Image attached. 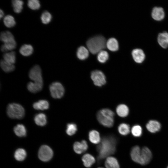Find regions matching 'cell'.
<instances>
[{"label": "cell", "mask_w": 168, "mask_h": 168, "mask_svg": "<svg viewBox=\"0 0 168 168\" xmlns=\"http://www.w3.org/2000/svg\"><path fill=\"white\" fill-rule=\"evenodd\" d=\"M4 25L7 27L11 28L16 25V21L14 17L11 15L5 16L3 19Z\"/></svg>", "instance_id": "cell-30"}, {"label": "cell", "mask_w": 168, "mask_h": 168, "mask_svg": "<svg viewBox=\"0 0 168 168\" xmlns=\"http://www.w3.org/2000/svg\"><path fill=\"white\" fill-rule=\"evenodd\" d=\"M114 114L112 110L104 108L99 110L97 114V120L100 124L105 127H112L114 124Z\"/></svg>", "instance_id": "cell-3"}, {"label": "cell", "mask_w": 168, "mask_h": 168, "mask_svg": "<svg viewBox=\"0 0 168 168\" xmlns=\"http://www.w3.org/2000/svg\"><path fill=\"white\" fill-rule=\"evenodd\" d=\"M49 91L52 97L54 99H60L64 95V89L63 85L58 82L52 83L49 86Z\"/></svg>", "instance_id": "cell-6"}, {"label": "cell", "mask_w": 168, "mask_h": 168, "mask_svg": "<svg viewBox=\"0 0 168 168\" xmlns=\"http://www.w3.org/2000/svg\"><path fill=\"white\" fill-rule=\"evenodd\" d=\"M43 84L30 82L27 84V88L28 91L32 93H36L41 91L43 88Z\"/></svg>", "instance_id": "cell-19"}, {"label": "cell", "mask_w": 168, "mask_h": 168, "mask_svg": "<svg viewBox=\"0 0 168 168\" xmlns=\"http://www.w3.org/2000/svg\"><path fill=\"white\" fill-rule=\"evenodd\" d=\"M29 76L35 82L43 84L41 70L39 65H35L31 69Z\"/></svg>", "instance_id": "cell-8"}, {"label": "cell", "mask_w": 168, "mask_h": 168, "mask_svg": "<svg viewBox=\"0 0 168 168\" xmlns=\"http://www.w3.org/2000/svg\"><path fill=\"white\" fill-rule=\"evenodd\" d=\"M147 130L152 133H155L158 131L161 128L160 124L155 120H151L146 125Z\"/></svg>", "instance_id": "cell-15"}, {"label": "cell", "mask_w": 168, "mask_h": 168, "mask_svg": "<svg viewBox=\"0 0 168 168\" xmlns=\"http://www.w3.org/2000/svg\"><path fill=\"white\" fill-rule=\"evenodd\" d=\"M106 168H119V165L117 159L112 156L108 157L105 162Z\"/></svg>", "instance_id": "cell-21"}, {"label": "cell", "mask_w": 168, "mask_h": 168, "mask_svg": "<svg viewBox=\"0 0 168 168\" xmlns=\"http://www.w3.org/2000/svg\"><path fill=\"white\" fill-rule=\"evenodd\" d=\"M3 60L6 62L13 64L16 61V53L14 51L6 53L3 55Z\"/></svg>", "instance_id": "cell-27"}, {"label": "cell", "mask_w": 168, "mask_h": 168, "mask_svg": "<svg viewBox=\"0 0 168 168\" xmlns=\"http://www.w3.org/2000/svg\"><path fill=\"white\" fill-rule=\"evenodd\" d=\"M1 49L2 52H6L8 50L5 46L4 44H2L1 46Z\"/></svg>", "instance_id": "cell-40"}, {"label": "cell", "mask_w": 168, "mask_h": 168, "mask_svg": "<svg viewBox=\"0 0 168 168\" xmlns=\"http://www.w3.org/2000/svg\"><path fill=\"white\" fill-rule=\"evenodd\" d=\"M0 39L8 50H12L16 48V42L13 35L10 32L6 31L1 32Z\"/></svg>", "instance_id": "cell-5"}, {"label": "cell", "mask_w": 168, "mask_h": 168, "mask_svg": "<svg viewBox=\"0 0 168 168\" xmlns=\"http://www.w3.org/2000/svg\"><path fill=\"white\" fill-rule=\"evenodd\" d=\"M34 120L37 125L41 126L45 125L47 122L46 116L45 114L43 113L36 114L34 117Z\"/></svg>", "instance_id": "cell-18"}, {"label": "cell", "mask_w": 168, "mask_h": 168, "mask_svg": "<svg viewBox=\"0 0 168 168\" xmlns=\"http://www.w3.org/2000/svg\"><path fill=\"white\" fill-rule=\"evenodd\" d=\"M105 38L101 35H96L89 39L86 42L89 51L93 54H98L106 47Z\"/></svg>", "instance_id": "cell-2"}, {"label": "cell", "mask_w": 168, "mask_h": 168, "mask_svg": "<svg viewBox=\"0 0 168 168\" xmlns=\"http://www.w3.org/2000/svg\"><path fill=\"white\" fill-rule=\"evenodd\" d=\"M52 18V16L51 14L47 11L43 12L42 14L40 19L42 22L45 24L49 23Z\"/></svg>", "instance_id": "cell-34"}, {"label": "cell", "mask_w": 168, "mask_h": 168, "mask_svg": "<svg viewBox=\"0 0 168 168\" xmlns=\"http://www.w3.org/2000/svg\"><path fill=\"white\" fill-rule=\"evenodd\" d=\"M33 107L36 110H46L49 108V104L46 100H40L38 102H35L33 104Z\"/></svg>", "instance_id": "cell-20"}, {"label": "cell", "mask_w": 168, "mask_h": 168, "mask_svg": "<svg viewBox=\"0 0 168 168\" xmlns=\"http://www.w3.org/2000/svg\"><path fill=\"white\" fill-rule=\"evenodd\" d=\"M53 156V151L48 146L44 145L40 147L38 152V156L42 161H48L52 158Z\"/></svg>", "instance_id": "cell-9"}, {"label": "cell", "mask_w": 168, "mask_h": 168, "mask_svg": "<svg viewBox=\"0 0 168 168\" xmlns=\"http://www.w3.org/2000/svg\"><path fill=\"white\" fill-rule=\"evenodd\" d=\"M4 15V12L1 9L0 10V18L1 19L2 18Z\"/></svg>", "instance_id": "cell-41"}, {"label": "cell", "mask_w": 168, "mask_h": 168, "mask_svg": "<svg viewBox=\"0 0 168 168\" xmlns=\"http://www.w3.org/2000/svg\"><path fill=\"white\" fill-rule=\"evenodd\" d=\"M89 139L91 142L97 144L100 141V138L99 133L96 130H92L89 133Z\"/></svg>", "instance_id": "cell-25"}, {"label": "cell", "mask_w": 168, "mask_h": 168, "mask_svg": "<svg viewBox=\"0 0 168 168\" xmlns=\"http://www.w3.org/2000/svg\"><path fill=\"white\" fill-rule=\"evenodd\" d=\"M167 168H168V166H167Z\"/></svg>", "instance_id": "cell-43"}, {"label": "cell", "mask_w": 168, "mask_h": 168, "mask_svg": "<svg viewBox=\"0 0 168 168\" xmlns=\"http://www.w3.org/2000/svg\"><path fill=\"white\" fill-rule=\"evenodd\" d=\"M26 153L23 149L19 148L15 152L14 157L16 160L18 161H22L24 160L26 157Z\"/></svg>", "instance_id": "cell-31"}, {"label": "cell", "mask_w": 168, "mask_h": 168, "mask_svg": "<svg viewBox=\"0 0 168 168\" xmlns=\"http://www.w3.org/2000/svg\"><path fill=\"white\" fill-rule=\"evenodd\" d=\"M77 130L76 125L73 123L67 124L66 132L69 136H72L75 133Z\"/></svg>", "instance_id": "cell-35"}, {"label": "cell", "mask_w": 168, "mask_h": 168, "mask_svg": "<svg viewBox=\"0 0 168 168\" xmlns=\"http://www.w3.org/2000/svg\"><path fill=\"white\" fill-rule=\"evenodd\" d=\"M73 148L75 152L77 154H80L85 152L81 142H75L73 144Z\"/></svg>", "instance_id": "cell-38"}, {"label": "cell", "mask_w": 168, "mask_h": 168, "mask_svg": "<svg viewBox=\"0 0 168 168\" xmlns=\"http://www.w3.org/2000/svg\"><path fill=\"white\" fill-rule=\"evenodd\" d=\"M84 148V151H86L88 148V145L86 142L84 140L82 141L81 142Z\"/></svg>", "instance_id": "cell-39"}, {"label": "cell", "mask_w": 168, "mask_h": 168, "mask_svg": "<svg viewBox=\"0 0 168 168\" xmlns=\"http://www.w3.org/2000/svg\"><path fill=\"white\" fill-rule=\"evenodd\" d=\"M106 46L110 50L115 52L119 48V44L117 40L114 38H110L106 41Z\"/></svg>", "instance_id": "cell-16"}, {"label": "cell", "mask_w": 168, "mask_h": 168, "mask_svg": "<svg viewBox=\"0 0 168 168\" xmlns=\"http://www.w3.org/2000/svg\"><path fill=\"white\" fill-rule=\"evenodd\" d=\"M14 131L15 134L19 137L25 136L26 131L25 126L22 124H18L14 128Z\"/></svg>", "instance_id": "cell-26"}, {"label": "cell", "mask_w": 168, "mask_h": 168, "mask_svg": "<svg viewBox=\"0 0 168 168\" xmlns=\"http://www.w3.org/2000/svg\"><path fill=\"white\" fill-rule=\"evenodd\" d=\"M7 116L12 119H21L25 115V110L21 105L16 103L9 104L7 108Z\"/></svg>", "instance_id": "cell-4"}, {"label": "cell", "mask_w": 168, "mask_h": 168, "mask_svg": "<svg viewBox=\"0 0 168 168\" xmlns=\"http://www.w3.org/2000/svg\"><path fill=\"white\" fill-rule=\"evenodd\" d=\"M98 168H103V167H98Z\"/></svg>", "instance_id": "cell-42"}, {"label": "cell", "mask_w": 168, "mask_h": 168, "mask_svg": "<svg viewBox=\"0 0 168 168\" xmlns=\"http://www.w3.org/2000/svg\"><path fill=\"white\" fill-rule=\"evenodd\" d=\"M130 155L134 161L142 165L141 149L140 147L138 146L133 147L131 151Z\"/></svg>", "instance_id": "cell-13"}, {"label": "cell", "mask_w": 168, "mask_h": 168, "mask_svg": "<svg viewBox=\"0 0 168 168\" xmlns=\"http://www.w3.org/2000/svg\"><path fill=\"white\" fill-rule=\"evenodd\" d=\"M28 7L33 10L39 9L40 7V2L38 0H29L28 1Z\"/></svg>", "instance_id": "cell-36"}, {"label": "cell", "mask_w": 168, "mask_h": 168, "mask_svg": "<svg viewBox=\"0 0 168 168\" xmlns=\"http://www.w3.org/2000/svg\"><path fill=\"white\" fill-rule=\"evenodd\" d=\"M91 77L94 84L98 86H101L106 83L105 76L101 71L95 70L91 73Z\"/></svg>", "instance_id": "cell-7"}, {"label": "cell", "mask_w": 168, "mask_h": 168, "mask_svg": "<svg viewBox=\"0 0 168 168\" xmlns=\"http://www.w3.org/2000/svg\"><path fill=\"white\" fill-rule=\"evenodd\" d=\"M118 130L120 134L122 135H128L130 132V128L129 125L125 123L120 124L118 127Z\"/></svg>", "instance_id": "cell-33"}, {"label": "cell", "mask_w": 168, "mask_h": 168, "mask_svg": "<svg viewBox=\"0 0 168 168\" xmlns=\"http://www.w3.org/2000/svg\"><path fill=\"white\" fill-rule=\"evenodd\" d=\"M157 41L160 46L164 49L168 48V32L164 31L159 33Z\"/></svg>", "instance_id": "cell-12"}, {"label": "cell", "mask_w": 168, "mask_h": 168, "mask_svg": "<svg viewBox=\"0 0 168 168\" xmlns=\"http://www.w3.org/2000/svg\"><path fill=\"white\" fill-rule=\"evenodd\" d=\"M33 51V48L32 45L28 44L23 45L19 49V52L22 55L28 56L31 55Z\"/></svg>", "instance_id": "cell-24"}, {"label": "cell", "mask_w": 168, "mask_h": 168, "mask_svg": "<svg viewBox=\"0 0 168 168\" xmlns=\"http://www.w3.org/2000/svg\"><path fill=\"white\" fill-rule=\"evenodd\" d=\"M151 16L152 19L155 21L160 22L162 21L166 16L164 9L161 7H153L151 11Z\"/></svg>", "instance_id": "cell-10"}, {"label": "cell", "mask_w": 168, "mask_h": 168, "mask_svg": "<svg viewBox=\"0 0 168 168\" xmlns=\"http://www.w3.org/2000/svg\"><path fill=\"white\" fill-rule=\"evenodd\" d=\"M117 142L116 138L112 136L105 137L102 138L96 147L99 161L114 153Z\"/></svg>", "instance_id": "cell-1"}, {"label": "cell", "mask_w": 168, "mask_h": 168, "mask_svg": "<svg viewBox=\"0 0 168 168\" xmlns=\"http://www.w3.org/2000/svg\"><path fill=\"white\" fill-rule=\"evenodd\" d=\"M82 160L84 165L86 167H90L95 162L94 157L89 154H86L82 157Z\"/></svg>", "instance_id": "cell-23"}, {"label": "cell", "mask_w": 168, "mask_h": 168, "mask_svg": "<svg viewBox=\"0 0 168 168\" xmlns=\"http://www.w3.org/2000/svg\"><path fill=\"white\" fill-rule=\"evenodd\" d=\"M141 155L142 165L147 164L152 159V152L147 147H144L141 149Z\"/></svg>", "instance_id": "cell-14"}, {"label": "cell", "mask_w": 168, "mask_h": 168, "mask_svg": "<svg viewBox=\"0 0 168 168\" xmlns=\"http://www.w3.org/2000/svg\"><path fill=\"white\" fill-rule=\"evenodd\" d=\"M76 55L79 59L84 60L89 56V50L84 46H81L77 49Z\"/></svg>", "instance_id": "cell-17"}, {"label": "cell", "mask_w": 168, "mask_h": 168, "mask_svg": "<svg viewBox=\"0 0 168 168\" xmlns=\"http://www.w3.org/2000/svg\"><path fill=\"white\" fill-rule=\"evenodd\" d=\"M131 56L134 61L138 64L141 63L145 60L146 55L144 50L141 48L133 49L132 51Z\"/></svg>", "instance_id": "cell-11"}, {"label": "cell", "mask_w": 168, "mask_h": 168, "mask_svg": "<svg viewBox=\"0 0 168 168\" xmlns=\"http://www.w3.org/2000/svg\"><path fill=\"white\" fill-rule=\"evenodd\" d=\"M131 131L132 135L135 137L140 136L142 133V128L139 125H135L133 126Z\"/></svg>", "instance_id": "cell-37"}, {"label": "cell", "mask_w": 168, "mask_h": 168, "mask_svg": "<svg viewBox=\"0 0 168 168\" xmlns=\"http://www.w3.org/2000/svg\"><path fill=\"white\" fill-rule=\"evenodd\" d=\"M116 110L117 114L122 117L127 116L129 113V109L128 106L123 104L118 105L116 107Z\"/></svg>", "instance_id": "cell-22"}, {"label": "cell", "mask_w": 168, "mask_h": 168, "mask_svg": "<svg viewBox=\"0 0 168 168\" xmlns=\"http://www.w3.org/2000/svg\"><path fill=\"white\" fill-rule=\"evenodd\" d=\"M12 5L14 12L17 13H20L23 9V2L22 0H13L12 1Z\"/></svg>", "instance_id": "cell-29"}, {"label": "cell", "mask_w": 168, "mask_h": 168, "mask_svg": "<svg viewBox=\"0 0 168 168\" xmlns=\"http://www.w3.org/2000/svg\"><path fill=\"white\" fill-rule=\"evenodd\" d=\"M109 55L106 51L102 50L98 53L97 59L101 63H105L108 59Z\"/></svg>", "instance_id": "cell-32"}, {"label": "cell", "mask_w": 168, "mask_h": 168, "mask_svg": "<svg viewBox=\"0 0 168 168\" xmlns=\"http://www.w3.org/2000/svg\"><path fill=\"white\" fill-rule=\"evenodd\" d=\"M0 66L4 72L7 73L13 71L15 69V66L14 64L9 63L3 59L1 61Z\"/></svg>", "instance_id": "cell-28"}]
</instances>
